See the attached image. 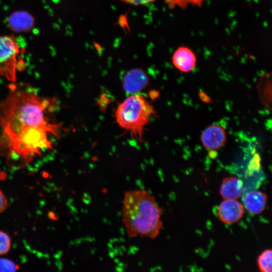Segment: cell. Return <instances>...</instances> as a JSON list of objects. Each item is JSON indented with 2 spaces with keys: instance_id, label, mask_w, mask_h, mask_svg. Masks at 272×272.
Returning <instances> with one entry per match:
<instances>
[{
  "instance_id": "e0dca14e",
  "label": "cell",
  "mask_w": 272,
  "mask_h": 272,
  "mask_svg": "<svg viewBox=\"0 0 272 272\" xmlns=\"http://www.w3.org/2000/svg\"><path fill=\"white\" fill-rule=\"evenodd\" d=\"M8 205L7 199L0 189V213L4 211L8 207Z\"/></svg>"
},
{
  "instance_id": "9c48e42d",
  "label": "cell",
  "mask_w": 272,
  "mask_h": 272,
  "mask_svg": "<svg viewBox=\"0 0 272 272\" xmlns=\"http://www.w3.org/2000/svg\"><path fill=\"white\" fill-rule=\"evenodd\" d=\"M148 83L146 73L140 69L129 71L124 75L123 85L125 90L129 93H134L143 89Z\"/></svg>"
},
{
  "instance_id": "6da1fadb",
  "label": "cell",
  "mask_w": 272,
  "mask_h": 272,
  "mask_svg": "<svg viewBox=\"0 0 272 272\" xmlns=\"http://www.w3.org/2000/svg\"><path fill=\"white\" fill-rule=\"evenodd\" d=\"M55 100L15 85L0 103V152L10 161L28 163L43 151L52 149L61 123L52 118Z\"/></svg>"
},
{
  "instance_id": "277c9868",
  "label": "cell",
  "mask_w": 272,
  "mask_h": 272,
  "mask_svg": "<svg viewBox=\"0 0 272 272\" xmlns=\"http://www.w3.org/2000/svg\"><path fill=\"white\" fill-rule=\"evenodd\" d=\"M19 47L10 36H0V76L15 81L18 70H22V61H18Z\"/></svg>"
},
{
  "instance_id": "8fae6325",
  "label": "cell",
  "mask_w": 272,
  "mask_h": 272,
  "mask_svg": "<svg viewBox=\"0 0 272 272\" xmlns=\"http://www.w3.org/2000/svg\"><path fill=\"white\" fill-rule=\"evenodd\" d=\"M243 190V183L235 176L224 178L220 188V194L223 199H237Z\"/></svg>"
},
{
  "instance_id": "30bf717a",
  "label": "cell",
  "mask_w": 272,
  "mask_h": 272,
  "mask_svg": "<svg viewBox=\"0 0 272 272\" xmlns=\"http://www.w3.org/2000/svg\"><path fill=\"white\" fill-rule=\"evenodd\" d=\"M34 22L33 16L24 11L15 12L8 19L10 29L15 32L30 31L33 28Z\"/></svg>"
},
{
  "instance_id": "7c38bea8",
  "label": "cell",
  "mask_w": 272,
  "mask_h": 272,
  "mask_svg": "<svg viewBox=\"0 0 272 272\" xmlns=\"http://www.w3.org/2000/svg\"><path fill=\"white\" fill-rule=\"evenodd\" d=\"M272 251L271 249L264 250L258 257L257 265L261 272H271L272 269Z\"/></svg>"
},
{
  "instance_id": "3957f363",
  "label": "cell",
  "mask_w": 272,
  "mask_h": 272,
  "mask_svg": "<svg viewBox=\"0 0 272 272\" xmlns=\"http://www.w3.org/2000/svg\"><path fill=\"white\" fill-rule=\"evenodd\" d=\"M154 114L153 107L144 96L132 95L118 106L115 118L121 127L142 141L145 127Z\"/></svg>"
},
{
  "instance_id": "5b68a950",
  "label": "cell",
  "mask_w": 272,
  "mask_h": 272,
  "mask_svg": "<svg viewBox=\"0 0 272 272\" xmlns=\"http://www.w3.org/2000/svg\"><path fill=\"white\" fill-rule=\"evenodd\" d=\"M244 213L243 206L237 199H224L217 209L219 218L226 224L238 222L242 218Z\"/></svg>"
},
{
  "instance_id": "ba28073f",
  "label": "cell",
  "mask_w": 272,
  "mask_h": 272,
  "mask_svg": "<svg viewBox=\"0 0 272 272\" xmlns=\"http://www.w3.org/2000/svg\"><path fill=\"white\" fill-rule=\"evenodd\" d=\"M268 198L265 193L260 190H251L243 196L244 208L252 215H258L265 209Z\"/></svg>"
},
{
  "instance_id": "8992f818",
  "label": "cell",
  "mask_w": 272,
  "mask_h": 272,
  "mask_svg": "<svg viewBox=\"0 0 272 272\" xmlns=\"http://www.w3.org/2000/svg\"><path fill=\"white\" fill-rule=\"evenodd\" d=\"M200 139L205 148L211 150H218L225 144L226 133L222 126L212 124L205 129L201 134Z\"/></svg>"
},
{
  "instance_id": "7a4b0ae2",
  "label": "cell",
  "mask_w": 272,
  "mask_h": 272,
  "mask_svg": "<svg viewBox=\"0 0 272 272\" xmlns=\"http://www.w3.org/2000/svg\"><path fill=\"white\" fill-rule=\"evenodd\" d=\"M163 213L154 196L148 191L134 189L124 193L122 220L130 237L156 238L163 226Z\"/></svg>"
},
{
  "instance_id": "52a82bcc",
  "label": "cell",
  "mask_w": 272,
  "mask_h": 272,
  "mask_svg": "<svg viewBox=\"0 0 272 272\" xmlns=\"http://www.w3.org/2000/svg\"><path fill=\"white\" fill-rule=\"evenodd\" d=\"M172 60L174 66L183 73L193 70L196 63L194 53L186 46L179 47L174 52Z\"/></svg>"
},
{
  "instance_id": "2e32d148",
  "label": "cell",
  "mask_w": 272,
  "mask_h": 272,
  "mask_svg": "<svg viewBox=\"0 0 272 272\" xmlns=\"http://www.w3.org/2000/svg\"><path fill=\"white\" fill-rule=\"evenodd\" d=\"M121 1L125 3L135 5V6L149 4L155 1V0H121Z\"/></svg>"
},
{
  "instance_id": "9a60e30c",
  "label": "cell",
  "mask_w": 272,
  "mask_h": 272,
  "mask_svg": "<svg viewBox=\"0 0 272 272\" xmlns=\"http://www.w3.org/2000/svg\"><path fill=\"white\" fill-rule=\"evenodd\" d=\"M18 266L13 261L5 258H0V271H15Z\"/></svg>"
},
{
  "instance_id": "4fadbf2b",
  "label": "cell",
  "mask_w": 272,
  "mask_h": 272,
  "mask_svg": "<svg viewBox=\"0 0 272 272\" xmlns=\"http://www.w3.org/2000/svg\"><path fill=\"white\" fill-rule=\"evenodd\" d=\"M209 0H165V3L170 8L176 7L185 9L188 6H201L203 3Z\"/></svg>"
},
{
  "instance_id": "5bb4252c",
  "label": "cell",
  "mask_w": 272,
  "mask_h": 272,
  "mask_svg": "<svg viewBox=\"0 0 272 272\" xmlns=\"http://www.w3.org/2000/svg\"><path fill=\"white\" fill-rule=\"evenodd\" d=\"M11 246V239L6 232L0 231V255L7 254Z\"/></svg>"
}]
</instances>
